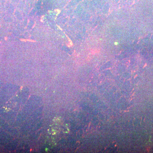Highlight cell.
<instances>
[{"label": "cell", "instance_id": "1", "mask_svg": "<svg viewBox=\"0 0 153 153\" xmlns=\"http://www.w3.org/2000/svg\"><path fill=\"white\" fill-rule=\"evenodd\" d=\"M114 44H115L116 45H117V44H118V42H116V43H115Z\"/></svg>", "mask_w": 153, "mask_h": 153}]
</instances>
